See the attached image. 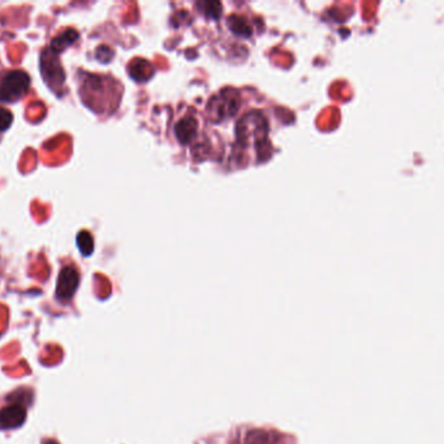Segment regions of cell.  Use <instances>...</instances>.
<instances>
[{
  "instance_id": "cell-4",
  "label": "cell",
  "mask_w": 444,
  "mask_h": 444,
  "mask_svg": "<svg viewBox=\"0 0 444 444\" xmlns=\"http://www.w3.org/2000/svg\"><path fill=\"white\" fill-rule=\"evenodd\" d=\"M78 286H80V274L77 271V269L72 264L63 267L59 274L57 297L62 301L71 300L78 288Z\"/></svg>"
},
{
  "instance_id": "cell-2",
  "label": "cell",
  "mask_w": 444,
  "mask_h": 444,
  "mask_svg": "<svg viewBox=\"0 0 444 444\" xmlns=\"http://www.w3.org/2000/svg\"><path fill=\"white\" fill-rule=\"evenodd\" d=\"M41 71L42 77L51 89H58L66 80V74L60 66L59 59L57 58V54H54L49 49H46L45 52H42Z\"/></svg>"
},
{
  "instance_id": "cell-8",
  "label": "cell",
  "mask_w": 444,
  "mask_h": 444,
  "mask_svg": "<svg viewBox=\"0 0 444 444\" xmlns=\"http://www.w3.org/2000/svg\"><path fill=\"white\" fill-rule=\"evenodd\" d=\"M129 74L132 77L133 80L136 81H146L151 76H153V68L148 64V62L146 60H142V59H137V60H133L129 66Z\"/></svg>"
},
{
  "instance_id": "cell-5",
  "label": "cell",
  "mask_w": 444,
  "mask_h": 444,
  "mask_svg": "<svg viewBox=\"0 0 444 444\" xmlns=\"http://www.w3.org/2000/svg\"><path fill=\"white\" fill-rule=\"evenodd\" d=\"M26 420V409L20 404H11L0 411V428H20Z\"/></svg>"
},
{
  "instance_id": "cell-9",
  "label": "cell",
  "mask_w": 444,
  "mask_h": 444,
  "mask_svg": "<svg viewBox=\"0 0 444 444\" xmlns=\"http://www.w3.org/2000/svg\"><path fill=\"white\" fill-rule=\"evenodd\" d=\"M77 247L80 249L81 255L89 257L94 252V239L88 230H81L77 235Z\"/></svg>"
},
{
  "instance_id": "cell-6",
  "label": "cell",
  "mask_w": 444,
  "mask_h": 444,
  "mask_svg": "<svg viewBox=\"0 0 444 444\" xmlns=\"http://www.w3.org/2000/svg\"><path fill=\"white\" fill-rule=\"evenodd\" d=\"M197 128L196 119L192 116H187V117L181 119L180 122L176 124V127H175L176 139L180 141V144L182 145L190 144L193 139L197 136Z\"/></svg>"
},
{
  "instance_id": "cell-7",
  "label": "cell",
  "mask_w": 444,
  "mask_h": 444,
  "mask_svg": "<svg viewBox=\"0 0 444 444\" xmlns=\"http://www.w3.org/2000/svg\"><path fill=\"white\" fill-rule=\"evenodd\" d=\"M78 37H80V35H78L77 30L68 29L64 33L59 34L57 38H54V40L51 41L49 49H51L54 54L59 55L62 51H64V49H68L71 45H74V42L78 40Z\"/></svg>"
},
{
  "instance_id": "cell-10",
  "label": "cell",
  "mask_w": 444,
  "mask_h": 444,
  "mask_svg": "<svg viewBox=\"0 0 444 444\" xmlns=\"http://www.w3.org/2000/svg\"><path fill=\"white\" fill-rule=\"evenodd\" d=\"M230 29L233 30V33L239 34V35H250L252 33V28L244 23V20H241L240 17H236V21H230Z\"/></svg>"
},
{
  "instance_id": "cell-3",
  "label": "cell",
  "mask_w": 444,
  "mask_h": 444,
  "mask_svg": "<svg viewBox=\"0 0 444 444\" xmlns=\"http://www.w3.org/2000/svg\"><path fill=\"white\" fill-rule=\"evenodd\" d=\"M239 95L236 93H222L210 100V116L215 122H222L235 115L239 110Z\"/></svg>"
},
{
  "instance_id": "cell-1",
  "label": "cell",
  "mask_w": 444,
  "mask_h": 444,
  "mask_svg": "<svg viewBox=\"0 0 444 444\" xmlns=\"http://www.w3.org/2000/svg\"><path fill=\"white\" fill-rule=\"evenodd\" d=\"M30 88V77L24 71L0 72V102L11 103L24 97Z\"/></svg>"
},
{
  "instance_id": "cell-11",
  "label": "cell",
  "mask_w": 444,
  "mask_h": 444,
  "mask_svg": "<svg viewBox=\"0 0 444 444\" xmlns=\"http://www.w3.org/2000/svg\"><path fill=\"white\" fill-rule=\"evenodd\" d=\"M12 122H13V116L8 110L0 107V132H4V131L9 129Z\"/></svg>"
}]
</instances>
